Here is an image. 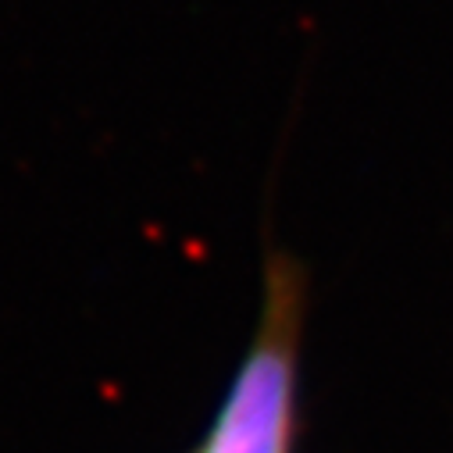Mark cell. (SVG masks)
I'll return each mask as SVG.
<instances>
[{
  "label": "cell",
  "instance_id": "cell-1",
  "mask_svg": "<svg viewBox=\"0 0 453 453\" xmlns=\"http://www.w3.org/2000/svg\"><path fill=\"white\" fill-rule=\"evenodd\" d=\"M303 289L296 268L272 261L261 321L200 453H289L296 435Z\"/></svg>",
  "mask_w": 453,
  "mask_h": 453
}]
</instances>
